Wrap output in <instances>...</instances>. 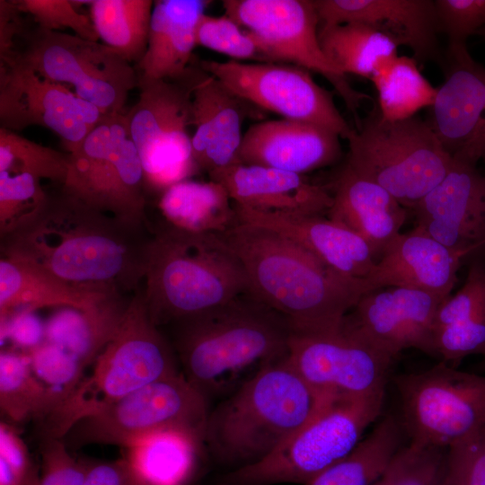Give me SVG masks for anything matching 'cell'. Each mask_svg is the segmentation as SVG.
Masks as SVG:
<instances>
[{
  "label": "cell",
  "instance_id": "1",
  "mask_svg": "<svg viewBox=\"0 0 485 485\" xmlns=\"http://www.w3.org/2000/svg\"><path fill=\"white\" fill-rule=\"evenodd\" d=\"M150 228L124 223L61 187L35 213L1 236V256L79 286L141 288Z\"/></svg>",
  "mask_w": 485,
  "mask_h": 485
},
{
  "label": "cell",
  "instance_id": "2",
  "mask_svg": "<svg viewBox=\"0 0 485 485\" xmlns=\"http://www.w3.org/2000/svg\"><path fill=\"white\" fill-rule=\"evenodd\" d=\"M219 235L240 261L251 295L281 315L293 332L340 331L366 294L364 280L340 275L269 229L239 221Z\"/></svg>",
  "mask_w": 485,
  "mask_h": 485
},
{
  "label": "cell",
  "instance_id": "3",
  "mask_svg": "<svg viewBox=\"0 0 485 485\" xmlns=\"http://www.w3.org/2000/svg\"><path fill=\"white\" fill-rule=\"evenodd\" d=\"M174 346L187 380L208 400L226 397L287 356V321L251 293L181 322Z\"/></svg>",
  "mask_w": 485,
  "mask_h": 485
},
{
  "label": "cell",
  "instance_id": "4",
  "mask_svg": "<svg viewBox=\"0 0 485 485\" xmlns=\"http://www.w3.org/2000/svg\"><path fill=\"white\" fill-rule=\"evenodd\" d=\"M313 389L287 356L262 368L209 412L205 444L234 471L264 459L331 401Z\"/></svg>",
  "mask_w": 485,
  "mask_h": 485
},
{
  "label": "cell",
  "instance_id": "5",
  "mask_svg": "<svg viewBox=\"0 0 485 485\" xmlns=\"http://www.w3.org/2000/svg\"><path fill=\"white\" fill-rule=\"evenodd\" d=\"M143 283L157 327L200 316L250 293L240 261L219 234L187 232L164 222L150 229Z\"/></svg>",
  "mask_w": 485,
  "mask_h": 485
},
{
  "label": "cell",
  "instance_id": "6",
  "mask_svg": "<svg viewBox=\"0 0 485 485\" xmlns=\"http://www.w3.org/2000/svg\"><path fill=\"white\" fill-rule=\"evenodd\" d=\"M178 373L173 351L151 320L141 287L93 373L43 419L44 436L62 438L80 419Z\"/></svg>",
  "mask_w": 485,
  "mask_h": 485
},
{
  "label": "cell",
  "instance_id": "7",
  "mask_svg": "<svg viewBox=\"0 0 485 485\" xmlns=\"http://www.w3.org/2000/svg\"><path fill=\"white\" fill-rule=\"evenodd\" d=\"M346 163L412 208L445 177L452 158L428 119H384L375 106L348 138Z\"/></svg>",
  "mask_w": 485,
  "mask_h": 485
},
{
  "label": "cell",
  "instance_id": "8",
  "mask_svg": "<svg viewBox=\"0 0 485 485\" xmlns=\"http://www.w3.org/2000/svg\"><path fill=\"white\" fill-rule=\"evenodd\" d=\"M4 63L20 65L53 83L70 85L75 95L104 115L125 114L128 93L138 85L136 68L112 48L28 22L10 55L0 59Z\"/></svg>",
  "mask_w": 485,
  "mask_h": 485
},
{
  "label": "cell",
  "instance_id": "9",
  "mask_svg": "<svg viewBox=\"0 0 485 485\" xmlns=\"http://www.w3.org/2000/svg\"><path fill=\"white\" fill-rule=\"evenodd\" d=\"M207 75L199 60H194L183 75L174 78L138 77L139 98L126 115L141 159L146 194L160 196L199 172L188 127L194 92Z\"/></svg>",
  "mask_w": 485,
  "mask_h": 485
},
{
  "label": "cell",
  "instance_id": "10",
  "mask_svg": "<svg viewBox=\"0 0 485 485\" xmlns=\"http://www.w3.org/2000/svg\"><path fill=\"white\" fill-rule=\"evenodd\" d=\"M384 392L335 398L264 459L231 471L227 485L305 484L348 455L380 416Z\"/></svg>",
  "mask_w": 485,
  "mask_h": 485
},
{
  "label": "cell",
  "instance_id": "11",
  "mask_svg": "<svg viewBox=\"0 0 485 485\" xmlns=\"http://www.w3.org/2000/svg\"><path fill=\"white\" fill-rule=\"evenodd\" d=\"M68 157L65 191L124 223L149 228L143 166L126 113L105 115Z\"/></svg>",
  "mask_w": 485,
  "mask_h": 485
},
{
  "label": "cell",
  "instance_id": "12",
  "mask_svg": "<svg viewBox=\"0 0 485 485\" xmlns=\"http://www.w3.org/2000/svg\"><path fill=\"white\" fill-rule=\"evenodd\" d=\"M208 399L178 373L147 384L77 421L62 437L67 447H128L155 432L182 429L205 439Z\"/></svg>",
  "mask_w": 485,
  "mask_h": 485
},
{
  "label": "cell",
  "instance_id": "13",
  "mask_svg": "<svg viewBox=\"0 0 485 485\" xmlns=\"http://www.w3.org/2000/svg\"><path fill=\"white\" fill-rule=\"evenodd\" d=\"M395 384L410 442L446 449L485 427V375L439 362Z\"/></svg>",
  "mask_w": 485,
  "mask_h": 485
},
{
  "label": "cell",
  "instance_id": "14",
  "mask_svg": "<svg viewBox=\"0 0 485 485\" xmlns=\"http://www.w3.org/2000/svg\"><path fill=\"white\" fill-rule=\"evenodd\" d=\"M225 14L253 34L269 63H287L322 75L348 110H357L370 96L356 90L325 56L313 0H225Z\"/></svg>",
  "mask_w": 485,
  "mask_h": 485
},
{
  "label": "cell",
  "instance_id": "15",
  "mask_svg": "<svg viewBox=\"0 0 485 485\" xmlns=\"http://www.w3.org/2000/svg\"><path fill=\"white\" fill-rule=\"evenodd\" d=\"M201 67L249 104L282 119L328 128L347 141L354 128L337 108L333 93L309 70L287 63L199 60Z\"/></svg>",
  "mask_w": 485,
  "mask_h": 485
},
{
  "label": "cell",
  "instance_id": "16",
  "mask_svg": "<svg viewBox=\"0 0 485 485\" xmlns=\"http://www.w3.org/2000/svg\"><path fill=\"white\" fill-rule=\"evenodd\" d=\"M287 358L313 389L331 398L384 392L392 362L342 328L323 333L291 331Z\"/></svg>",
  "mask_w": 485,
  "mask_h": 485
},
{
  "label": "cell",
  "instance_id": "17",
  "mask_svg": "<svg viewBox=\"0 0 485 485\" xmlns=\"http://www.w3.org/2000/svg\"><path fill=\"white\" fill-rule=\"evenodd\" d=\"M105 115L67 87L14 63L0 64V128L40 126L75 151Z\"/></svg>",
  "mask_w": 485,
  "mask_h": 485
},
{
  "label": "cell",
  "instance_id": "18",
  "mask_svg": "<svg viewBox=\"0 0 485 485\" xmlns=\"http://www.w3.org/2000/svg\"><path fill=\"white\" fill-rule=\"evenodd\" d=\"M445 300L405 287L377 289L360 297L342 329L392 361L408 348L433 356L434 321Z\"/></svg>",
  "mask_w": 485,
  "mask_h": 485
},
{
  "label": "cell",
  "instance_id": "19",
  "mask_svg": "<svg viewBox=\"0 0 485 485\" xmlns=\"http://www.w3.org/2000/svg\"><path fill=\"white\" fill-rule=\"evenodd\" d=\"M445 68L428 120L453 160L485 166V66L463 46L447 48Z\"/></svg>",
  "mask_w": 485,
  "mask_h": 485
},
{
  "label": "cell",
  "instance_id": "20",
  "mask_svg": "<svg viewBox=\"0 0 485 485\" xmlns=\"http://www.w3.org/2000/svg\"><path fill=\"white\" fill-rule=\"evenodd\" d=\"M416 226L465 256L485 247V173L452 159L445 177L413 207Z\"/></svg>",
  "mask_w": 485,
  "mask_h": 485
},
{
  "label": "cell",
  "instance_id": "21",
  "mask_svg": "<svg viewBox=\"0 0 485 485\" xmlns=\"http://www.w3.org/2000/svg\"><path fill=\"white\" fill-rule=\"evenodd\" d=\"M465 257L415 226L400 234L376 261L364 279L366 294L384 287H405L445 300Z\"/></svg>",
  "mask_w": 485,
  "mask_h": 485
},
{
  "label": "cell",
  "instance_id": "22",
  "mask_svg": "<svg viewBox=\"0 0 485 485\" xmlns=\"http://www.w3.org/2000/svg\"><path fill=\"white\" fill-rule=\"evenodd\" d=\"M340 139L333 131L307 122L262 121L243 134L239 162L304 175L341 158Z\"/></svg>",
  "mask_w": 485,
  "mask_h": 485
},
{
  "label": "cell",
  "instance_id": "23",
  "mask_svg": "<svg viewBox=\"0 0 485 485\" xmlns=\"http://www.w3.org/2000/svg\"><path fill=\"white\" fill-rule=\"evenodd\" d=\"M320 26L371 25L410 48L419 64L436 59L439 32L433 0H313Z\"/></svg>",
  "mask_w": 485,
  "mask_h": 485
},
{
  "label": "cell",
  "instance_id": "24",
  "mask_svg": "<svg viewBox=\"0 0 485 485\" xmlns=\"http://www.w3.org/2000/svg\"><path fill=\"white\" fill-rule=\"evenodd\" d=\"M234 206L240 222L281 234L345 278L364 280L376 263L362 237L328 217L265 213Z\"/></svg>",
  "mask_w": 485,
  "mask_h": 485
},
{
  "label": "cell",
  "instance_id": "25",
  "mask_svg": "<svg viewBox=\"0 0 485 485\" xmlns=\"http://www.w3.org/2000/svg\"><path fill=\"white\" fill-rule=\"evenodd\" d=\"M208 176L225 188L234 205L259 212L322 216L332 205L331 192L303 174L238 163Z\"/></svg>",
  "mask_w": 485,
  "mask_h": 485
},
{
  "label": "cell",
  "instance_id": "26",
  "mask_svg": "<svg viewBox=\"0 0 485 485\" xmlns=\"http://www.w3.org/2000/svg\"><path fill=\"white\" fill-rule=\"evenodd\" d=\"M248 102L211 75L196 88L191 105L193 159L208 174L240 163L242 125Z\"/></svg>",
  "mask_w": 485,
  "mask_h": 485
},
{
  "label": "cell",
  "instance_id": "27",
  "mask_svg": "<svg viewBox=\"0 0 485 485\" xmlns=\"http://www.w3.org/2000/svg\"><path fill=\"white\" fill-rule=\"evenodd\" d=\"M328 218L362 237L376 261L401 234L406 207L377 183L344 164L333 184Z\"/></svg>",
  "mask_w": 485,
  "mask_h": 485
},
{
  "label": "cell",
  "instance_id": "28",
  "mask_svg": "<svg viewBox=\"0 0 485 485\" xmlns=\"http://www.w3.org/2000/svg\"><path fill=\"white\" fill-rule=\"evenodd\" d=\"M116 292L120 291L110 287L72 284L34 266L1 256V324L15 314L43 307L86 310Z\"/></svg>",
  "mask_w": 485,
  "mask_h": 485
},
{
  "label": "cell",
  "instance_id": "29",
  "mask_svg": "<svg viewBox=\"0 0 485 485\" xmlns=\"http://www.w3.org/2000/svg\"><path fill=\"white\" fill-rule=\"evenodd\" d=\"M205 0H159L154 4L147 49L135 68L138 77L169 79L193 63L196 29L209 4Z\"/></svg>",
  "mask_w": 485,
  "mask_h": 485
},
{
  "label": "cell",
  "instance_id": "30",
  "mask_svg": "<svg viewBox=\"0 0 485 485\" xmlns=\"http://www.w3.org/2000/svg\"><path fill=\"white\" fill-rule=\"evenodd\" d=\"M470 355L485 356V266L478 261L440 305L433 325V357L450 365Z\"/></svg>",
  "mask_w": 485,
  "mask_h": 485
},
{
  "label": "cell",
  "instance_id": "31",
  "mask_svg": "<svg viewBox=\"0 0 485 485\" xmlns=\"http://www.w3.org/2000/svg\"><path fill=\"white\" fill-rule=\"evenodd\" d=\"M129 301L116 292L86 310L61 308L45 324V340L66 349L85 367L113 338Z\"/></svg>",
  "mask_w": 485,
  "mask_h": 485
},
{
  "label": "cell",
  "instance_id": "32",
  "mask_svg": "<svg viewBox=\"0 0 485 485\" xmlns=\"http://www.w3.org/2000/svg\"><path fill=\"white\" fill-rule=\"evenodd\" d=\"M205 446L195 433L166 429L134 442L126 459L145 485H190Z\"/></svg>",
  "mask_w": 485,
  "mask_h": 485
},
{
  "label": "cell",
  "instance_id": "33",
  "mask_svg": "<svg viewBox=\"0 0 485 485\" xmlns=\"http://www.w3.org/2000/svg\"><path fill=\"white\" fill-rule=\"evenodd\" d=\"M164 223L191 233L221 234L239 223L225 188L212 180H185L167 188L158 200Z\"/></svg>",
  "mask_w": 485,
  "mask_h": 485
},
{
  "label": "cell",
  "instance_id": "34",
  "mask_svg": "<svg viewBox=\"0 0 485 485\" xmlns=\"http://www.w3.org/2000/svg\"><path fill=\"white\" fill-rule=\"evenodd\" d=\"M321 47L344 75L371 80L376 71L398 55L399 45L371 25L350 22L319 27Z\"/></svg>",
  "mask_w": 485,
  "mask_h": 485
},
{
  "label": "cell",
  "instance_id": "35",
  "mask_svg": "<svg viewBox=\"0 0 485 485\" xmlns=\"http://www.w3.org/2000/svg\"><path fill=\"white\" fill-rule=\"evenodd\" d=\"M401 425L382 419L344 459L303 485H374L401 448Z\"/></svg>",
  "mask_w": 485,
  "mask_h": 485
},
{
  "label": "cell",
  "instance_id": "36",
  "mask_svg": "<svg viewBox=\"0 0 485 485\" xmlns=\"http://www.w3.org/2000/svg\"><path fill=\"white\" fill-rule=\"evenodd\" d=\"M378 99L381 117L389 121L403 120L431 108L437 88L421 73L413 57H392L374 75L372 79Z\"/></svg>",
  "mask_w": 485,
  "mask_h": 485
},
{
  "label": "cell",
  "instance_id": "37",
  "mask_svg": "<svg viewBox=\"0 0 485 485\" xmlns=\"http://www.w3.org/2000/svg\"><path fill=\"white\" fill-rule=\"evenodd\" d=\"M154 4L151 0L91 1V20L99 39L137 65L147 49Z\"/></svg>",
  "mask_w": 485,
  "mask_h": 485
},
{
  "label": "cell",
  "instance_id": "38",
  "mask_svg": "<svg viewBox=\"0 0 485 485\" xmlns=\"http://www.w3.org/2000/svg\"><path fill=\"white\" fill-rule=\"evenodd\" d=\"M61 401L33 373L27 352L1 350L0 408L10 420L44 419Z\"/></svg>",
  "mask_w": 485,
  "mask_h": 485
},
{
  "label": "cell",
  "instance_id": "39",
  "mask_svg": "<svg viewBox=\"0 0 485 485\" xmlns=\"http://www.w3.org/2000/svg\"><path fill=\"white\" fill-rule=\"evenodd\" d=\"M69 170L68 154L60 153L0 128V172H28L62 187Z\"/></svg>",
  "mask_w": 485,
  "mask_h": 485
},
{
  "label": "cell",
  "instance_id": "40",
  "mask_svg": "<svg viewBox=\"0 0 485 485\" xmlns=\"http://www.w3.org/2000/svg\"><path fill=\"white\" fill-rule=\"evenodd\" d=\"M446 449L410 442L374 485H434L445 473Z\"/></svg>",
  "mask_w": 485,
  "mask_h": 485
},
{
  "label": "cell",
  "instance_id": "41",
  "mask_svg": "<svg viewBox=\"0 0 485 485\" xmlns=\"http://www.w3.org/2000/svg\"><path fill=\"white\" fill-rule=\"evenodd\" d=\"M197 46H202L232 57V60H253L269 63L256 37L225 14L204 13L196 29Z\"/></svg>",
  "mask_w": 485,
  "mask_h": 485
},
{
  "label": "cell",
  "instance_id": "42",
  "mask_svg": "<svg viewBox=\"0 0 485 485\" xmlns=\"http://www.w3.org/2000/svg\"><path fill=\"white\" fill-rule=\"evenodd\" d=\"M40 180L28 172H0V234L13 231L40 207L47 197Z\"/></svg>",
  "mask_w": 485,
  "mask_h": 485
},
{
  "label": "cell",
  "instance_id": "43",
  "mask_svg": "<svg viewBox=\"0 0 485 485\" xmlns=\"http://www.w3.org/2000/svg\"><path fill=\"white\" fill-rule=\"evenodd\" d=\"M36 376L62 400L79 385L84 366L71 353L48 341L27 351Z\"/></svg>",
  "mask_w": 485,
  "mask_h": 485
},
{
  "label": "cell",
  "instance_id": "44",
  "mask_svg": "<svg viewBox=\"0 0 485 485\" xmlns=\"http://www.w3.org/2000/svg\"><path fill=\"white\" fill-rule=\"evenodd\" d=\"M447 485H485V427L446 448Z\"/></svg>",
  "mask_w": 485,
  "mask_h": 485
},
{
  "label": "cell",
  "instance_id": "45",
  "mask_svg": "<svg viewBox=\"0 0 485 485\" xmlns=\"http://www.w3.org/2000/svg\"><path fill=\"white\" fill-rule=\"evenodd\" d=\"M18 9L30 15L33 22L45 30L70 29L75 35L98 41L91 18L78 13L69 0H14Z\"/></svg>",
  "mask_w": 485,
  "mask_h": 485
},
{
  "label": "cell",
  "instance_id": "46",
  "mask_svg": "<svg viewBox=\"0 0 485 485\" xmlns=\"http://www.w3.org/2000/svg\"><path fill=\"white\" fill-rule=\"evenodd\" d=\"M434 4L447 48L467 46L468 39L485 27V0H434Z\"/></svg>",
  "mask_w": 485,
  "mask_h": 485
},
{
  "label": "cell",
  "instance_id": "47",
  "mask_svg": "<svg viewBox=\"0 0 485 485\" xmlns=\"http://www.w3.org/2000/svg\"><path fill=\"white\" fill-rule=\"evenodd\" d=\"M40 485H83L89 461L76 460L62 438H43Z\"/></svg>",
  "mask_w": 485,
  "mask_h": 485
},
{
  "label": "cell",
  "instance_id": "48",
  "mask_svg": "<svg viewBox=\"0 0 485 485\" xmlns=\"http://www.w3.org/2000/svg\"><path fill=\"white\" fill-rule=\"evenodd\" d=\"M0 461L23 483L38 469L16 429L5 422L0 424Z\"/></svg>",
  "mask_w": 485,
  "mask_h": 485
},
{
  "label": "cell",
  "instance_id": "49",
  "mask_svg": "<svg viewBox=\"0 0 485 485\" xmlns=\"http://www.w3.org/2000/svg\"><path fill=\"white\" fill-rule=\"evenodd\" d=\"M83 485H145L125 458L111 462H89Z\"/></svg>",
  "mask_w": 485,
  "mask_h": 485
},
{
  "label": "cell",
  "instance_id": "50",
  "mask_svg": "<svg viewBox=\"0 0 485 485\" xmlns=\"http://www.w3.org/2000/svg\"><path fill=\"white\" fill-rule=\"evenodd\" d=\"M7 337L29 351L45 341V326L34 316L33 312L21 313L1 324L2 340Z\"/></svg>",
  "mask_w": 485,
  "mask_h": 485
},
{
  "label": "cell",
  "instance_id": "51",
  "mask_svg": "<svg viewBox=\"0 0 485 485\" xmlns=\"http://www.w3.org/2000/svg\"><path fill=\"white\" fill-rule=\"evenodd\" d=\"M23 13L14 0L0 1V59L13 50L14 40L26 24Z\"/></svg>",
  "mask_w": 485,
  "mask_h": 485
},
{
  "label": "cell",
  "instance_id": "52",
  "mask_svg": "<svg viewBox=\"0 0 485 485\" xmlns=\"http://www.w3.org/2000/svg\"><path fill=\"white\" fill-rule=\"evenodd\" d=\"M24 485H40V472L37 469Z\"/></svg>",
  "mask_w": 485,
  "mask_h": 485
},
{
  "label": "cell",
  "instance_id": "53",
  "mask_svg": "<svg viewBox=\"0 0 485 485\" xmlns=\"http://www.w3.org/2000/svg\"><path fill=\"white\" fill-rule=\"evenodd\" d=\"M434 485H447L445 480V477L444 475L442 476V478L440 480H438Z\"/></svg>",
  "mask_w": 485,
  "mask_h": 485
},
{
  "label": "cell",
  "instance_id": "54",
  "mask_svg": "<svg viewBox=\"0 0 485 485\" xmlns=\"http://www.w3.org/2000/svg\"><path fill=\"white\" fill-rule=\"evenodd\" d=\"M480 33L485 38V27L480 31Z\"/></svg>",
  "mask_w": 485,
  "mask_h": 485
}]
</instances>
